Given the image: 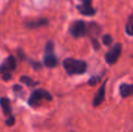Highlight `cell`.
Wrapping results in <instances>:
<instances>
[{"label": "cell", "instance_id": "6da1fadb", "mask_svg": "<svg viewBox=\"0 0 133 132\" xmlns=\"http://www.w3.org/2000/svg\"><path fill=\"white\" fill-rule=\"evenodd\" d=\"M63 68H64L65 72L69 76L72 75H82L87 72L88 70V63L83 60H77V58L72 57H66L63 61Z\"/></svg>", "mask_w": 133, "mask_h": 132}, {"label": "cell", "instance_id": "7c38bea8", "mask_svg": "<svg viewBox=\"0 0 133 132\" xmlns=\"http://www.w3.org/2000/svg\"><path fill=\"white\" fill-rule=\"evenodd\" d=\"M20 82L22 84H25V85L29 87V88H33V87H35V85H39V82L34 81V80L30 78V77L27 76V75H22V76H20Z\"/></svg>", "mask_w": 133, "mask_h": 132}, {"label": "cell", "instance_id": "277c9868", "mask_svg": "<svg viewBox=\"0 0 133 132\" xmlns=\"http://www.w3.org/2000/svg\"><path fill=\"white\" fill-rule=\"evenodd\" d=\"M69 34L75 39L85 36L88 34V25L83 20H75L69 27Z\"/></svg>", "mask_w": 133, "mask_h": 132}, {"label": "cell", "instance_id": "3957f363", "mask_svg": "<svg viewBox=\"0 0 133 132\" xmlns=\"http://www.w3.org/2000/svg\"><path fill=\"white\" fill-rule=\"evenodd\" d=\"M43 64L47 68H55L58 64V58L54 53V42L51 40L47 41L44 47V55H43Z\"/></svg>", "mask_w": 133, "mask_h": 132}, {"label": "cell", "instance_id": "30bf717a", "mask_svg": "<svg viewBox=\"0 0 133 132\" xmlns=\"http://www.w3.org/2000/svg\"><path fill=\"white\" fill-rule=\"evenodd\" d=\"M0 107L2 109V114L6 117L12 115V107H11V101L7 97H1L0 98Z\"/></svg>", "mask_w": 133, "mask_h": 132}, {"label": "cell", "instance_id": "7a4b0ae2", "mask_svg": "<svg viewBox=\"0 0 133 132\" xmlns=\"http://www.w3.org/2000/svg\"><path fill=\"white\" fill-rule=\"evenodd\" d=\"M44 101H48V102L53 101L51 94L49 93L48 90H46V89H36V90H34L30 94L27 103L30 108H37V107H40L41 103L44 102Z\"/></svg>", "mask_w": 133, "mask_h": 132}, {"label": "cell", "instance_id": "5b68a950", "mask_svg": "<svg viewBox=\"0 0 133 132\" xmlns=\"http://www.w3.org/2000/svg\"><path fill=\"white\" fill-rule=\"evenodd\" d=\"M122 50H123V46H122V43H119V42H118V43H115L113 46H111V48L109 49V50L105 53V55H104L105 62L108 63L109 65L115 64V63L118 61V58H119L120 54H122Z\"/></svg>", "mask_w": 133, "mask_h": 132}, {"label": "cell", "instance_id": "d6986e66", "mask_svg": "<svg viewBox=\"0 0 133 132\" xmlns=\"http://www.w3.org/2000/svg\"><path fill=\"white\" fill-rule=\"evenodd\" d=\"M13 91L15 94H23V90H22V88H21L20 84H14L13 85Z\"/></svg>", "mask_w": 133, "mask_h": 132}, {"label": "cell", "instance_id": "2e32d148", "mask_svg": "<svg viewBox=\"0 0 133 132\" xmlns=\"http://www.w3.org/2000/svg\"><path fill=\"white\" fill-rule=\"evenodd\" d=\"M91 43H92V47H94L95 50H99V47H101V44H99L97 37H95V36L91 37Z\"/></svg>", "mask_w": 133, "mask_h": 132}, {"label": "cell", "instance_id": "52a82bcc", "mask_svg": "<svg viewBox=\"0 0 133 132\" xmlns=\"http://www.w3.org/2000/svg\"><path fill=\"white\" fill-rule=\"evenodd\" d=\"M106 81L104 82L103 84L101 85V88L97 90V93L95 94V97H94V101H92V105L95 108L96 107H99L102 103L105 101V88H106Z\"/></svg>", "mask_w": 133, "mask_h": 132}, {"label": "cell", "instance_id": "ffe728a7", "mask_svg": "<svg viewBox=\"0 0 133 132\" xmlns=\"http://www.w3.org/2000/svg\"><path fill=\"white\" fill-rule=\"evenodd\" d=\"M29 63L33 65V68H34L35 70L41 69V63H40V62H35V61H29Z\"/></svg>", "mask_w": 133, "mask_h": 132}, {"label": "cell", "instance_id": "5bb4252c", "mask_svg": "<svg viewBox=\"0 0 133 132\" xmlns=\"http://www.w3.org/2000/svg\"><path fill=\"white\" fill-rule=\"evenodd\" d=\"M102 42H103V44H105V46H111L113 42V39L110 34H105L102 37Z\"/></svg>", "mask_w": 133, "mask_h": 132}, {"label": "cell", "instance_id": "4fadbf2b", "mask_svg": "<svg viewBox=\"0 0 133 132\" xmlns=\"http://www.w3.org/2000/svg\"><path fill=\"white\" fill-rule=\"evenodd\" d=\"M132 23H133V15L131 14V15L129 16V19H127V21H126V26H125V32H126L127 36H133Z\"/></svg>", "mask_w": 133, "mask_h": 132}, {"label": "cell", "instance_id": "9a60e30c", "mask_svg": "<svg viewBox=\"0 0 133 132\" xmlns=\"http://www.w3.org/2000/svg\"><path fill=\"white\" fill-rule=\"evenodd\" d=\"M101 81H102V76H91L89 80V85H91V87L97 85Z\"/></svg>", "mask_w": 133, "mask_h": 132}, {"label": "cell", "instance_id": "9c48e42d", "mask_svg": "<svg viewBox=\"0 0 133 132\" xmlns=\"http://www.w3.org/2000/svg\"><path fill=\"white\" fill-rule=\"evenodd\" d=\"M76 8L79 11V13L82 15H85V16H92L97 13L96 8L92 7V4H79L76 6Z\"/></svg>", "mask_w": 133, "mask_h": 132}, {"label": "cell", "instance_id": "ac0fdd59", "mask_svg": "<svg viewBox=\"0 0 133 132\" xmlns=\"http://www.w3.org/2000/svg\"><path fill=\"white\" fill-rule=\"evenodd\" d=\"M1 75H2V80H4L5 82H8V81H11L12 80V72H8V71H5V72H1Z\"/></svg>", "mask_w": 133, "mask_h": 132}, {"label": "cell", "instance_id": "8fae6325", "mask_svg": "<svg viewBox=\"0 0 133 132\" xmlns=\"http://www.w3.org/2000/svg\"><path fill=\"white\" fill-rule=\"evenodd\" d=\"M133 93V85L129 83H122L119 85V94L123 98H127L132 95Z\"/></svg>", "mask_w": 133, "mask_h": 132}, {"label": "cell", "instance_id": "ba28073f", "mask_svg": "<svg viewBox=\"0 0 133 132\" xmlns=\"http://www.w3.org/2000/svg\"><path fill=\"white\" fill-rule=\"evenodd\" d=\"M49 25V20L48 19H36V20H30L25 22V26L28 28V29H37L40 27H44V26Z\"/></svg>", "mask_w": 133, "mask_h": 132}, {"label": "cell", "instance_id": "8992f818", "mask_svg": "<svg viewBox=\"0 0 133 132\" xmlns=\"http://www.w3.org/2000/svg\"><path fill=\"white\" fill-rule=\"evenodd\" d=\"M15 69H16V60L12 55L7 56L1 62V64H0V72H5V71L12 72Z\"/></svg>", "mask_w": 133, "mask_h": 132}, {"label": "cell", "instance_id": "e0dca14e", "mask_svg": "<svg viewBox=\"0 0 133 132\" xmlns=\"http://www.w3.org/2000/svg\"><path fill=\"white\" fill-rule=\"evenodd\" d=\"M14 123H15V117H14L13 115H11V116L7 117V119H6V125L7 126L14 125Z\"/></svg>", "mask_w": 133, "mask_h": 132}]
</instances>
